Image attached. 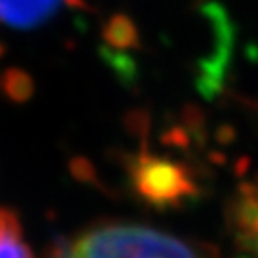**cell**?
<instances>
[{"label": "cell", "mask_w": 258, "mask_h": 258, "mask_svg": "<svg viewBox=\"0 0 258 258\" xmlns=\"http://www.w3.org/2000/svg\"><path fill=\"white\" fill-rule=\"evenodd\" d=\"M59 258H212L203 247L140 224H102L81 233Z\"/></svg>", "instance_id": "1"}, {"label": "cell", "mask_w": 258, "mask_h": 258, "mask_svg": "<svg viewBox=\"0 0 258 258\" xmlns=\"http://www.w3.org/2000/svg\"><path fill=\"white\" fill-rule=\"evenodd\" d=\"M134 182L142 194L151 201H172L189 189L182 170L163 159L144 157L140 159L134 172Z\"/></svg>", "instance_id": "2"}, {"label": "cell", "mask_w": 258, "mask_h": 258, "mask_svg": "<svg viewBox=\"0 0 258 258\" xmlns=\"http://www.w3.org/2000/svg\"><path fill=\"white\" fill-rule=\"evenodd\" d=\"M67 0H0V21L16 29H33L46 19Z\"/></svg>", "instance_id": "3"}, {"label": "cell", "mask_w": 258, "mask_h": 258, "mask_svg": "<svg viewBox=\"0 0 258 258\" xmlns=\"http://www.w3.org/2000/svg\"><path fill=\"white\" fill-rule=\"evenodd\" d=\"M0 258H35L18 214L0 207Z\"/></svg>", "instance_id": "4"}, {"label": "cell", "mask_w": 258, "mask_h": 258, "mask_svg": "<svg viewBox=\"0 0 258 258\" xmlns=\"http://www.w3.org/2000/svg\"><path fill=\"white\" fill-rule=\"evenodd\" d=\"M235 216L239 224L241 237L258 235V184H249L241 187Z\"/></svg>", "instance_id": "5"}, {"label": "cell", "mask_w": 258, "mask_h": 258, "mask_svg": "<svg viewBox=\"0 0 258 258\" xmlns=\"http://www.w3.org/2000/svg\"><path fill=\"white\" fill-rule=\"evenodd\" d=\"M243 241H245V245L250 249V256L258 258V235H245Z\"/></svg>", "instance_id": "6"}]
</instances>
